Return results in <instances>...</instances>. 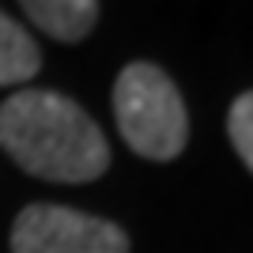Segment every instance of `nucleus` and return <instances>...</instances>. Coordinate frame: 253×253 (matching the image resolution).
<instances>
[{
	"mask_svg": "<svg viewBox=\"0 0 253 253\" xmlns=\"http://www.w3.org/2000/svg\"><path fill=\"white\" fill-rule=\"evenodd\" d=\"M27 19L53 42H84L98 23V0H19Z\"/></svg>",
	"mask_w": 253,
	"mask_h": 253,
	"instance_id": "20e7f679",
	"label": "nucleus"
},
{
	"mask_svg": "<svg viewBox=\"0 0 253 253\" xmlns=\"http://www.w3.org/2000/svg\"><path fill=\"white\" fill-rule=\"evenodd\" d=\"M227 132H231V144L238 151V159L246 163V170L253 174V91L231 102V114H227Z\"/></svg>",
	"mask_w": 253,
	"mask_h": 253,
	"instance_id": "423d86ee",
	"label": "nucleus"
},
{
	"mask_svg": "<svg viewBox=\"0 0 253 253\" xmlns=\"http://www.w3.org/2000/svg\"><path fill=\"white\" fill-rule=\"evenodd\" d=\"M42 68V49L8 11H0V87L31 84Z\"/></svg>",
	"mask_w": 253,
	"mask_h": 253,
	"instance_id": "39448f33",
	"label": "nucleus"
},
{
	"mask_svg": "<svg viewBox=\"0 0 253 253\" xmlns=\"http://www.w3.org/2000/svg\"><path fill=\"white\" fill-rule=\"evenodd\" d=\"M114 117L117 132L140 159L170 163L185 151L189 114L178 84L159 64L132 61L114 80Z\"/></svg>",
	"mask_w": 253,
	"mask_h": 253,
	"instance_id": "f03ea898",
	"label": "nucleus"
},
{
	"mask_svg": "<svg viewBox=\"0 0 253 253\" xmlns=\"http://www.w3.org/2000/svg\"><path fill=\"white\" fill-rule=\"evenodd\" d=\"M11 253H128V234L64 204H27L11 223Z\"/></svg>",
	"mask_w": 253,
	"mask_h": 253,
	"instance_id": "7ed1b4c3",
	"label": "nucleus"
},
{
	"mask_svg": "<svg viewBox=\"0 0 253 253\" xmlns=\"http://www.w3.org/2000/svg\"><path fill=\"white\" fill-rule=\"evenodd\" d=\"M0 148L27 174L57 185L98 181L110 170V144L80 102L61 91H15L0 106Z\"/></svg>",
	"mask_w": 253,
	"mask_h": 253,
	"instance_id": "f257e3e1",
	"label": "nucleus"
}]
</instances>
